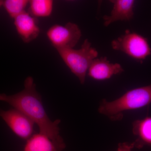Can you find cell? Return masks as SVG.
Listing matches in <instances>:
<instances>
[{
	"label": "cell",
	"mask_w": 151,
	"mask_h": 151,
	"mask_svg": "<svg viewBox=\"0 0 151 151\" xmlns=\"http://www.w3.org/2000/svg\"><path fill=\"white\" fill-rule=\"evenodd\" d=\"M0 101L5 102L24 113L37 125L40 133L47 136L57 145L65 148V142L60 134V120L57 119L53 122L49 118L32 77L28 76L26 78L24 88L21 92L13 95L0 93Z\"/></svg>",
	"instance_id": "obj_1"
},
{
	"label": "cell",
	"mask_w": 151,
	"mask_h": 151,
	"mask_svg": "<svg viewBox=\"0 0 151 151\" xmlns=\"http://www.w3.org/2000/svg\"><path fill=\"white\" fill-rule=\"evenodd\" d=\"M151 104V84L131 89L113 101L101 100L98 112L111 120H122L124 112L137 110Z\"/></svg>",
	"instance_id": "obj_2"
},
{
	"label": "cell",
	"mask_w": 151,
	"mask_h": 151,
	"mask_svg": "<svg viewBox=\"0 0 151 151\" xmlns=\"http://www.w3.org/2000/svg\"><path fill=\"white\" fill-rule=\"evenodd\" d=\"M56 50L71 72L79 79L80 83L84 84L89 66L98 56V52L92 47L91 42L86 39L79 49L65 48Z\"/></svg>",
	"instance_id": "obj_3"
},
{
	"label": "cell",
	"mask_w": 151,
	"mask_h": 151,
	"mask_svg": "<svg viewBox=\"0 0 151 151\" xmlns=\"http://www.w3.org/2000/svg\"><path fill=\"white\" fill-rule=\"evenodd\" d=\"M111 45L115 50L123 52L140 62L151 55V48L147 39L129 30L123 35L114 40Z\"/></svg>",
	"instance_id": "obj_4"
},
{
	"label": "cell",
	"mask_w": 151,
	"mask_h": 151,
	"mask_svg": "<svg viewBox=\"0 0 151 151\" xmlns=\"http://www.w3.org/2000/svg\"><path fill=\"white\" fill-rule=\"evenodd\" d=\"M46 36L56 50L73 48L80 40L81 32L77 24L69 22L65 25L56 24L52 26L47 31Z\"/></svg>",
	"instance_id": "obj_5"
},
{
	"label": "cell",
	"mask_w": 151,
	"mask_h": 151,
	"mask_svg": "<svg viewBox=\"0 0 151 151\" xmlns=\"http://www.w3.org/2000/svg\"><path fill=\"white\" fill-rule=\"evenodd\" d=\"M0 119L19 137L27 141L34 134V123L21 111L15 108L7 111L0 108Z\"/></svg>",
	"instance_id": "obj_6"
},
{
	"label": "cell",
	"mask_w": 151,
	"mask_h": 151,
	"mask_svg": "<svg viewBox=\"0 0 151 151\" xmlns=\"http://www.w3.org/2000/svg\"><path fill=\"white\" fill-rule=\"evenodd\" d=\"M14 25L19 36L25 43L31 42L40 33L37 18L26 11L14 19Z\"/></svg>",
	"instance_id": "obj_7"
},
{
	"label": "cell",
	"mask_w": 151,
	"mask_h": 151,
	"mask_svg": "<svg viewBox=\"0 0 151 151\" xmlns=\"http://www.w3.org/2000/svg\"><path fill=\"white\" fill-rule=\"evenodd\" d=\"M124 71L119 63H111L106 57L95 58L92 61L88 70V75L93 79L99 81L109 79L113 75Z\"/></svg>",
	"instance_id": "obj_8"
},
{
	"label": "cell",
	"mask_w": 151,
	"mask_h": 151,
	"mask_svg": "<svg viewBox=\"0 0 151 151\" xmlns=\"http://www.w3.org/2000/svg\"><path fill=\"white\" fill-rule=\"evenodd\" d=\"M113 9L111 14L103 17L104 25L108 27L118 21H129L134 17L135 1L133 0H113Z\"/></svg>",
	"instance_id": "obj_9"
},
{
	"label": "cell",
	"mask_w": 151,
	"mask_h": 151,
	"mask_svg": "<svg viewBox=\"0 0 151 151\" xmlns=\"http://www.w3.org/2000/svg\"><path fill=\"white\" fill-rule=\"evenodd\" d=\"M132 132L136 137L133 142L134 148L139 150L145 147L151 148V116L134 121Z\"/></svg>",
	"instance_id": "obj_10"
},
{
	"label": "cell",
	"mask_w": 151,
	"mask_h": 151,
	"mask_svg": "<svg viewBox=\"0 0 151 151\" xmlns=\"http://www.w3.org/2000/svg\"><path fill=\"white\" fill-rule=\"evenodd\" d=\"M64 150L40 132L34 134L28 139L24 148V150L28 151H63Z\"/></svg>",
	"instance_id": "obj_11"
},
{
	"label": "cell",
	"mask_w": 151,
	"mask_h": 151,
	"mask_svg": "<svg viewBox=\"0 0 151 151\" xmlns=\"http://www.w3.org/2000/svg\"><path fill=\"white\" fill-rule=\"evenodd\" d=\"M29 5L28 12L36 18L50 16L53 10V1L52 0H31Z\"/></svg>",
	"instance_id": "obj_12"
},
{
	"label": "cell",
	"mask_w": 151,
	"mask_h": 151,
	"mask_svg": "<svg viewBox=\"0 0 151 151\" xmlns=\"http://www.w3.org/2000/svg\"><path fill=\"white\" fill-rule=\"evenodd\" d=\"M29 3L27 0H5L3 1V6L9 16L14 19L25 12V9Z\"/></svg>",
	"instance_id": "obj_13"
},
{
	"label": "cell",
	"mask_w": 151,
	"mask_h": 151,
	"mask_svg": "<svg viewBox=\"0 0 151 151\" xmlns=\"http://www.w3.org/2000/svg\"><path fill=\"white\" fill-rule=\"evenodd\" d=\"M134 148V143L123 142L119 143L117 151H132Z\"/></svg>",
	"instance_id": "obj_14"
},
{
	"label": "cell",
	"mask_w": 151,
	"mask_h": 151,
	"mask_svg": "<svg viewBox=\"0 0 151 151\" xmlns=\"http://www.w3.org/2000/svg\"><path fill=\"white\" fill-rule=\"evenodd\" d=\"M3 1H1V0H0V8L3 6Z\"/></svg>",
	"instance_id": "obj_15"
},
{
	"label": "cell",
	"mask_w": 151,
	"mask_h": 151,
	"mask_svg": "<svg viewBox=\"0 0 151 151\" xmlns=\"http://www.w3.org/2000/svg\"><path fill=\"white\" fill-rule=\"evenodd\" d=\"M24 151H28L24 150Z\"/></svg>",
	"instance_id": "obj_16"
}]
</instances>
